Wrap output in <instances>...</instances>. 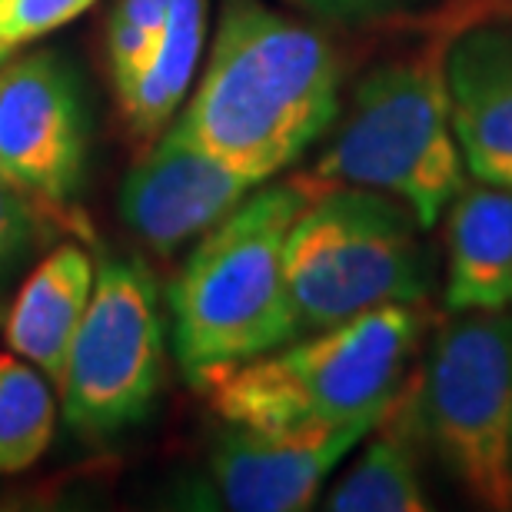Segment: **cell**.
Wrapping results in <instances>:
<instances>
[{"instance_id":"obj_1","label":"cell","mask_w":512,"mask_h":512,"mask_svg":"<svg viewBox=\"0 0 512 512\" xmlns=\"http://www.w3.org/2000/svg\"><path fill=\"white\" fill-rule=\"evenodd\" d=\"M343 114L340 57L320 30L263 0H223L180 124L256 187L293 167Z\"/></svg>"},{"instance_id":"obj_2","label":"cell","mask_w":512,"mask_h":512,"mask_svg":"<svg viewBox=\"0 0 512 512\" xmlns=\"http://www.w3.org/2000/svg\"><path fill=\"white\" fill-rule=\"evenodd\" d=\"M419 336L423 303H393L190 383L227 426L260 433L333 429L383 413L399 393Z\"/></svg>"},{"instance_id":"obj_3","label":"cell","mask_w":512,"mask_h":512,"mask_svg":"<svg viewBox=\"0 0 512 512\" xmlns=\"http://www.w3.org/2000/svg\"><path fill=\"white\" fill-rule=\"evenodd\" d=\"M310 200L296 177L263 183L197 240L170 283L173 353L187 380L300 336L286 286V237Z\"/></svg>"},{"instance_id":"obj_4","label":"cell","mask_w":512,"mask_h":512,"mask_svg":"<svg viewBox=\"0 0 512 512\" xmlns=\"http://www.w3.org/2000/svg\"><path fill=\"white\" fill-rule=\"evenodd\" d=\"M446 40L383 60L356 80L333 140L296 177L313 197L336 187L380 190L403 200L423 230L436 227L466 173L449 110Z\"/></svg>"},{"instance_id":"obj_5","label":"cell","mask_w":512,"mask_h":512,"mask_svg":"<svg viewBox=\"0 0 512 512\" xmlns=\"http://www.w3.org/2000/svg\"><path fill=\"white\" fill-rule=\"evenodd\" d=\"M286 286L303 333L393 303H423L433 263L403 200L366 187L313 197L286 237Z\"/></svg>"},{"instance_id":"obj_6","label":"cell","mask_w":512,"mask_h":512,"mask_svg":"<svg viewBox=\"0 0 512 512\" xmlns=\"http://www.w3.org/2000/svg\"><path fill=\"white\" fill-rule=\"evenodd\" d=\"M419 423L449 479L489 512H512V306L453 313L416 376Z\"/></svg>"},{"instance_id":"obj_7","label":"cell","mask_w":512,"mask_h":512,"mask_svg":"<svg viewBox=\"0 0 512 512\" xmlns=\"http://www.w3.org/2000/svg\"><path fill=\"white\" fill-rule=\"evenodd\" d=\"M163 316L157 280L137 260L110 256L57 380L60 413L84 436H114L150 413L163 383Z\"/></svg>"},{"instance_id":"obj_8","label":"cell","mask_w":512,"mask_h":512,"mask_svg":"<svg viewBox=\"0 0 512 512\" xmlns=\"http://www.w3.org/2000/svg\"><path fill=\"white\" fill-rule=\"evenodd\" d=\"M87 157V120L77 77L57 54H30L0 70V180L34 200L77 193Z\"/></svg>"},{"instance_id":"obj_9","label":"cell","mask_w":512,"mask_h":512,"mask_svg":"<svg viewBox=\"0 0 512 512\" xmlns=\"http://www.w3.org/2000/svg\"><path fill=\"white\" fill-rule=\"evenodd\" d=\"M253 190L250 177L203 150L177 120L127 170L120 217L150 253L173 256L217 227Z\"/></svg>"},{"instance_id":"obj_10","label":"cell","mask_w":512,"mask_h":512,"mask_svg":"<svg viewBox=\"0 0 512 512\" xmlns=\"http://www.w3.org/2000/svg\"><path fill=\"white\" fill-rule=\"evenodd\" d=\"M380 416L333 429H300V433L227 426L207 459L213 506L233 512L310 509L333 469L363 443Z\"/></svg>"},{"instance_id":"obj_11","label":"cell","mask_w":512,"mask_h":512,"mask_svg":"<svg viewBox=\"0 0 512 512\" xmlns=\"http://www.w3.org/2000/svg\"><path fill=\"white\" fill-rule=\"evenodd\" d=\"M446 87L466 170L512 190V20H476L446 40Z\"/></svg>"},{"instance_id":"obj_12","label":"cell","mask_w":512,"mask_h":512,"mask_svg":"<svg viewBox=\"0 0 512 512\" xmlns=\"http://www.w3.org/2000/svg\"><path fill=\"white\" fill-rule=\"evenodd\" d=\"M446 310L512 306V190L463 183L446 207Z\"/></svg>"},{"instance_id":"obj_13","label":"cell","mask_w":512,"mask_h":512,"mask_svg":"<svg viewBox=\"0 0 512 512\" xmlns=\"http://www.w3.org/2000/svg\"><path fill=\"white\" fill-rule=\"evenodd\" d=\"M94 276L90 253L77 243H64L30 270L7 310L4 340L10 353L30 360L54 386L94 293Z\"/></svg>"},{"instance_id":"obj_14","label":"cell","mask_w":512,"mask_h":512,"mask_svg":"<svg viewBox=\"0 0 512 512\" xmlns=\"http://www.w3.org/2000/svg\"><path fill=\"white\" fill-rule=\"evenodd\" d=\"M419 399L416 380L399 386L383 416L363 439V453L326 493L330 512H426L429 496L419 476Z\"/></svg>"},{"instance_id":"obj_15","label":"cell","mask_w":512,"mask_h":512,"mask_svg":"<svg viewBox=\"0 0 512 512\" xmlns=\"http://www.w3.org/2000/svg\"><path fill=\"white\" fill-rule=\"evenodd\" d=\"M207 10L210 0H170L167 24L147 64L114 80L120 110L137 137H157L187 100L207 44Z\"/></svg>"},{"instance_id":"obj_16","label":"cell","mask_w":512,"mask_h":512,"mask_svg":"<svg viewBox=\"0 0 512 512\" xmlns=\"http://www.w3.org/2000/svg\"><path fill=\"white\" fill-rule=\"evenodd\" d=\"M60 396L47 373L17 353H0V476L27 473L57 433Z\"/></svg>"},{"instance_id":"obj_17","label":"cell","mask_w":512,"mask_h":512,"mask_svg":"<svg viewBox=\"0 0 512 512\" xmlns=\"http://www.w3.org/2000/svg\"><path fill=\"white\" fill-rule=\"evenodd\" d=\"M97 0H0V60L74 24Z\"/></svg>"},{"instance_id":"obj_18","label":"cell","mask_w":512,"mask_h":512,"mask_svg":"<svg viewBox=\"0 0 512 512\" xmlns=\"http://www.w3.org/2000/svg\"><path fill=\"white\" fill-rule=\"evenodd\" d=\"M34 233V197L14 187V183L0 180V283L7 280L10 270L20 263V256L34 243Z\"/></svg>"},{"instance_id":"obj_19","label":"cell","mask_w":512,"mask_h":512,"mask_svg":"<svg viewBox=\"0 0 512 512\" xmlns=\"http://www.w3.org/2000/svg\"><path fill=\"white\" fill-rule=\"evenodd\" d=\"M316 20H336V24H380L393 17H413L429 0H286Z\"/></svg>"},{"instance_id":"obj_20","label":"cell","mask_w":512,"mask_h":512,"mask_svg":"<svg viewBox=\"0 0 512 512\" xmlns=\"http://www.w3.org/2000/svg\"><path fill=\"white\" fill-rule=\"evenodd\" d=\"M107 47H110V64H114V80H120L147 64V57L157 47V34H150V30H143L133 20L114 14L107 27Z\"/></svg>"},{"instance_id":"obj_21","label":"cell","mask_w":512,"mask_h":512,"mask_svg":"<svg viewBox=\"0 0 512 512\" xmlns=\"http://www.w3.org/2000/svg\"><path fill=\"white\" fill-rule=\"evenodd\" d=\"M433 17L436 27H443V37H453L459 27L476 20H512V0H443Z\"/></svg>"},{"instance_id":"obj_22","label":"cell","mask_w":512,"mask_h":512,"mask_svg":"<svg viewBox=\"0 0 512 512\" xmlns=\"http://www.w3.org/2000/svg\"><path fill=\"white\" fill-rule=\"evenodd\" d=\"M114 14L127 17L133 24H140L143 30L160 37V30L167 24V14H170V0H117Z\"/></svg>"}]
</instances>
